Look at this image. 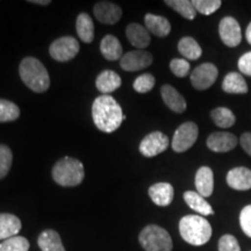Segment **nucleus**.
Returning <instances> with one entry per match:
<instances>
[{
  "label": "nucleus",
  "mask_w": 251,
  "mask_h": 251,
  "mask_svg": "<svg viewBox=\"0 0 251 251\" xmlns=\"http://www.w3.org/2000/svg\"><path fill=\"white\" fill-rule=\"evenodd\" d=\"M92 118L96 127L103 133L115 131L125 120L120 105L111 96L96 98L92 105Z\"/></svg>",
  "instance_id": "1"
},
{
  "label": "nucleus",
  "mask_w": 251,
  "mask_h": 251,
  "mask_svg": "<svg viewBox=\"0 0 251 251\" xmlns=\"http://www.w3.org/2000/svg\"><path fill=\"white\" fill-rule=\"evenodd\" d=\"M21 229V221L18 216L8 213H0V240L17 236Z\"/></svg>",
  "instance_id": "21"
},
{
  "label": "nucleus",
  "mask_w": 251,
  "mask_h": 251,
  "mask_svg": "<svg viewBox=\"0 0 251 251\" xmlns=\"http://www.w3.org/2000/svg\"><path fill=\"white\" fill-rule=\"evenodd\" d=\"M211 115L214 124L221 128L231 127V126H234L235 121H236L234 113L226 107H218L213 109Z\"/></svg>",
  "instance_id": "29"
},
{
  "label": "nucleus",
  "mask_w": 251,
  "mask_h": 251,
  "mask_svg": "<svg viewBox=\"0 0 251 251\" xmlns=\"http://www.w3.org/2000/svg\"><path fill=\"white\" fill-rule=\"evenodd\" d=\"M29 242L23 236H13L0 243V251H28Z\"/></svg>",
  "instance_id": "31"
},
{
  "label": "nucleus",
  "mask_w": 251,
  "mask_h": 251,
  "mask_svg": "<svg viewBox=\"0 0 251 251\" xmlns=\"http://www.w3.org/2000/svg\"><path fill=\"white\" fill-rule=\"evenodd\" d=\"M169 147V139L161 131L147 135L140 143V152L146 157H153L165 151Z\"/></svg>",
  "instance_id": "9"
},
{
  "label": "nucleus",
  "mask_w": 251,
  "mask_h": 251,
  "mask_svg": "<svg viewBox=\"0 0 251 251\" xmlns=\"http://www.w3.org/2000/svg\"><path fill=\"white\" fill-rule=\"evenodd\" d=\"M144 23H146V27L148 31L158 37L168 36L171 31V25L169 23V20L164 17H161V15H155L151 13L146 14Z\"/></svg>",
  "instance_id": "20"
},
{
  "label": "nucleus",
  "mask_w": 251,
  "mask_h": 251,
  "mask_svg": "<svg viewBox=\"0 0 251 251\" xmlns=\"http://www.w3.org/2000/svg\"><path fill=\"white\" fill-rule=\"evenodd\" d=\"M94 17L101 24L114 25L122 17V9L120 6L113 4L111 1H99L93 7Z\"/></svg>",
  "instance_id": "12"
},
{
  "label": "nucleus",
  "mask_w": 251,
  "mask_h": 251,
  "mask_svg": "<svg viewBox=\"0 0 251 251\" xmlns=\"http://www.w3.org/2000/svg\"><path fill=\"white\" fill-rule=\"evenodd\" d=\"M149 197L157 206L165 207L172 202L175 197L174 186L169 183H157L149 188Z\"/></svg>",
  "instance_id": "15"
},
{
  "label": "nucleus",
  "mask_w": 251,
  "mask_h": 251,
  "mask_svg": "<svg viewBox=\"0 0 251 251\" xmlns=\"http://www.w3.org/2000/svg\"><path fill=\"white\" fill-rule=\"evenodd\" d=\"M237 137L227 131H216L208 136L207 147L214 152H228L237 146Z\"/></svg>",
  "instance_id": "13"
},
{
  "label": "nucleus",
  "mask_w": 251,
  "mask_h": 251,
  "mask_svg": "<svg viewBox=\"0 0 251 251\" xmlns=\"http://www.w3.org/2000/svg\"><path fill=\"white\" fill-rule=\"evenodd\" d=\"M184 200L190 208H192L193 211L199 213L200 215L208 216L214 214L212 206L206 201L205 198L200 196L198 192H194V191H186V192L184 193Z\"/></svg>",
  "instance_id": "22"
},
{
  "label": "nucleus",
  "mask_w": 251,
  "mask_h": 251,
  "mask_svg": "<svg viewBox=\"0 0 251 251\" xmlns=\"http://www.w3.org/2000/svg\"><path fill=\"white\" fill-rule=\"evenodd\" d=\"M19 74L24 83L34 92L42 93L49 89V74L45 65L37 58H24L19 67Z\"/></svg>",
  "instance_id": "2"
},
{
  "label": "nucleus",
  "mask_w": 251,
  "mask_h": 251,
  "mask_svg": "<svg viewBox=\"0 0 251 251\" xmlns=\"http://www.w3.org/2000/svg\"><path fill=\"white\" fill-rule=\"evenodd\" d=\"M79 51V43L72 36H63L50 45L49 54L55 61L68 62L75 58Z\"/></svg>",
  "instance_id": "6"
},
{
  "label": "nucleus",
  "mask_w": 251,
  "mask_h": 251,
  "mask_svg": "<svg viewBox=\"0 0 251 251\" xmlns=\"http://www.w3.org/2000/svg\"><path fill=\"white\" fill-rule=\"evenodd\" d=\"M199 129L194 122H185L175 131L174 140H172V149L176 152L186 151L196 143L198 139Z\"/></svg>",
  "instance_id": "7"
},
{
  "label": "nucleus",
  "mask_w": 251,
  "mask_h": 251,
  "mask_svg": "<svg viewBox=\"0 0 251 251\" xmlns=\"http://www.w3.org/2000/svg\"><path fill=\"white\" fill-rule=\"evenodd\" d=\"M222 90L230 94H243L248 92L247 81L238 72H229L222 81Z\"/></svg>",
  "instance_id": "24"
},
{
  "label": "nucleus",
  "mask_w": 251,
  "mask_h": 251,
  "mask_svg": "<svg viewBox=\"0 0 251 251\" xmlns=\"http://www.w3.org/2000/svg\"><path fill=\"white\" fill-rule=\"evenodd\" d=\"M246 37H247V41L248 43L251 46V23L249 24V26L247 27V31H246Z\"/></svg>",
  "instance_id": "41"
},
{
  "label": "nucleus",
  "mask_w": 251,
  "mask_h": 251,
  "mask_svg": "<svg viewBox=\"0 0 251 251\" xmlns=\"http://www.w3.org/2000/svg\"><path fill=\"white\" fill-rule=\"evenodd\" d=\"M126 36L130 45L139 50H143L150 45V34L147 28L140 24H130L126 29Z\"/></svg>",
  "instance_id": "16"
},
{
  "label": "nucleus",
  "mask_w": 251,
  "mask_h": 251,
  "mask_svg": "<svg viewBox=\"0 0 251 251\" xmlns=\"http://www.w3.org/2000/svg\"><path fill=\"white\" fill-rule=\"evenodd\" d=\"M139 241L146 251H171L172 240L164 228L156 225L147 226L140 233Z\"/></svg>",
  "instance_id": "5"
},
{
  "label": "nucleus",
  "mask_w": 251,
  "mask_h": 251,
  "mask_svg": "<svg viewBox=\"0 0 251 251\" xmlns=\"http://www.w3.org/2000/svg\"><path fill=\"white\" fill-rule=\"evenodd\" d=\"M196 187L198 193L203 198H208L214 190V175L211 168L201 166L196 175Z\"/></svg>",
  "instance_id": "18"
},
{
  "label": "nucleus",
  "mask_w": 251,
  "mask_h": 251,
  "mask_svg": "<svg viewBox=\"0 0 251 251\" xmlns=\"http://www.w3.org/2000/svg\"><path fill=\"white\" fill-rule=\"evenodd\" d=\"M219 251H241L236 237L233 235H224L219 241Z\"/></svg>",
  "instance_id": "36"
},
{
  "label": "nucleus",
  "mask_w": 251,
  "mask_h": 251,
  "mask_svg": "<svg viewBox=\"0 0 251 251\" xmlns=\"http://www.w3.org/2000/svg\"><path fill=\"white\" fill-rule=\"evenodd\" d=\"M179 233L192 246H203L212 236L211 224L199 215H186L179 221Z\"/></svg>",
  "instance_id": "3"
},
{
  "label": "nucleus",
  "mask_w": 251,
  "mask_h": 251,
  "mask_svg": "<svg viewBox=\"0 0 251 251\" xmlns=\"http://www.w3.org/2000/svg\"><path fill=\"white\" fill-rule=\"evenodd\" d=\"M96 86L102 93V96H109V93L114 92L121 86V77L117 72L105 70L97 77Z\"/></svg>",
  "instance_id": "19"
},
{
  "label": "nucleus",
  "mask_w": 251,
  "mask_h": 251,
  "mask_svg": "<svg viewBox=\"0 0 251 251\" xmlns=\"http://www.w3.org/2000/svg\"><path fill=\"white\" fill-rule=\"evenodd\" d=\"M240 142L244 151H246L249 156H251V133H244L242 136H241Z\"/></svg>",
  "instance_id": "39"
},
{
  "label": "nucleus",
  "mask_w": 251,
  "mask_h": 251,
  "mask_svg": "<svg viewBox=\"0 0 251 251\" xmlns=\"http://www.w3.org/2000/svg\"><path fill=\"white\" fill-rule=\"evenodd\" d=\"M29 2L35 5H42V6H47L50 4V0H30Z\"/></svg>",
  "instance_id": "40"
},
{
  "label": "nucleus",
  "mask_w": 251,
  "mask_h": 251,
  "mask_svg": "<svg viewBox=\"0 0 251 251\" xmlns=\"http://www.w3.org/2000/svg\"><path fill=\"white\" fill-rule=\"evenodd\" d=\"M192 4L197 12L203 15H211L221 7L220 0H193Z\"/></svg>",
  "instance_id": "33"
},
{
  "label": "nucleus",
  "mask_w": 251,
  "mask_h": 251,
  "mask_svg": "<svg viewBox=\"0 0 251 251\" xmlns=\"http://www.w3.org/2000/svg\"><path fill=\"white\" fill-rule=\"evenodd\" d=\"M229 187L236 191H248L251 188V170L244 166L231 169L227 175Z\"/></svg>",
  "instance_id": "14"
},
{
  "label": "nucleus",
  "mask_w": 251,
  "mask_h": 251,
  "mask_svg": "<svg viewBox=\"0 0 251 251\" xmlns=\"http://www.w3.org/2000/svg\"><path fill=\"white\" fill-rule=\"evenodd\" d=\"M100 51L108 61H118L122 58V46L117 37L106 35L100 43Z\"/></svg>",
  "instance_id": "23"
},
{
  "label": "nucleus",
  "mask_w": 251,
  "mask_h": 251,
  "mask_svg": "<svg viewBox=\"0 0 251 251\" xmlns=\"http://www.w3.org/2000/svg\"><path fill=\"white\" fill-rule=\"evenodd\" d=\"M178 50H179L183 57L190 59V61H196V59L200 58V56L202 54L201 47L199 46V43L193 37L190 36H185L179 41Z\"/></svg>",
  "instance_id": "27"
},
{
  "label": "nucleus",
  "mask_w": 251,
  "mask_h": 251,
  "mask_svg": "<svg viewBox=\"0 0 251 251\" xmlns=\"http://www.w3.org/2000/svg\"><path fill=\"white\" fill-rule=\"evenodd\" d=\"M238 69L242 74L251 77V51L241 56L238 59Z\"/></svg>",
  "instance_id": "38"
},
{
  "label": "nucleus",
  "mask_w": 251,
  "mask_h": 251,
  "mask_svg": "<svg viewBox=\"0 0 251 251\" xmlns=\"http://www.w3.org/2000/svg\"><path fill=\"white\" fill-rule=\"evenodd\" d=\"M155 77L151 74H143L135 79L134 81V90L139 93L150 92L155 86Z\"/></svg>",
  "instance_id": "34"
},
{
  "label": "nucleus",
  "mask_w": 251,
  "mask_h": 251,
  "mask_svg": "<svg viewBox=\"0 0 251 251\" xmlns=\"http://www.w3.org/2000/svg\"><path fill=\"white\" fill-rule=\"evenodd\" d=\"M219 76L218 68L212 63H203L197 67L191 74V84L194 89L205 91L215 83Z\"/></svg>",
  "instance_id": "8"
},
{
  "label": "nucleus",
  "mask_w": 251,
  "mask_h": 251,
  "mask_svg": "<svg viewBox=\"0 0 251 251\" xmlns=\"http://www.w3.org/2000/svg\"><path fill=\"white\" fill-rule=\"evenodd\" d=\"M165 4L187 20H193L197 17V11L192 1H188V0H166Z\"/></svg>",
  "instance_id": "28"
},
{
  "label": "nucleus",
  "mask_w": 251,
  "mask_h": 251,
  "mask_svg": "<svg viewBox=\"0 0 251 251\" xmlns=\"http://www.w3.org/2000/svg\"><path fill=\"white\" fill-rule=\"evenodd\" d=\"M20 117V109L14 102L0 99V122L14 121Z\"/></svg>",
  "instance_id": "30"
},
{
  "label": "nucleus",
  "mask_w": 251,
  "mask_h": 251,
  "mask_svg": "<svg viewBox=\"0 0 251 251\" xmlns=\"http://www.w3.org/2000/svg\"><path fill=\"white\" fill-rule=\"evenodd\" d=\"M219 34L222 42L227 47H230V48L237 47L242 41V33H241L240 25L231 17H226L220 21Z\"/></svg>",
  "instance_id": "10"
},
{
  "label": "nucleus",
  "mask_w": 251,
  "mask_h": 251,
  "mask_svg": "<svg viewBox=\"0 0 251 251\" xmlns=\"http://www.w3.org/2000/svg\"><path fill=\"white\" fill-rule=\"evenodd\" d=\"M163 101L175 113H184L186 111V100L171 85H163L161 89Z\"/></svg>",
  "instance_id": "17"
},
{
  "label": "nucleus",
  "mask_w": 251,
  "mask_h": 251,
  "mask_svg": "<svg viewBox=\"0 0 251 251\" xmlns=\"http://www.w3.org/2000/svg\"><path fill=\"white\" fill-rule=\"evenodd\" d=\"M37 244L42 251H65L58 233L51 229L45 230L40 235Z\"/></svg>",
  "instance_id": "25"
},
{
  "label": "nucleus",
  "mask_w": 251,
  "mask_h": 251,
  "mask_svg": "<svg viewBox=\"0 0 251 251\" xmlns=\"http://www.w3.org/2000/svg\"><path fill=\"white\" fill-rule=\"evenodd\" d=\"M190 63L184 58H174L170 62V70L176 77H186L190 72Z\"/></svg>",
  "instance_id": "35"
},
{
  "label": "nucleus",
  "mask_w": 251,
  "mask_h": 251,
  "mask_svg": "<svg viewBox=\"0 0 251 251\" xmlns=\"http://www.w3.org/2000/svg\"><path fill=\"white\" fill-rule=\"evenodd\" d=\"M83 163L76 158L64 157L52 169V178L61 186L71 187L79 185L84 179Z\"/></svg>",
  "instance_id": "4"
},
{
  "label": "nucleus",
  "mask_w": 251,
  "mask_h": 251,
  "mask_svg": "<svg viewBox=\"0 0 251 251\" xmlns=\"http://www.w3.org/2000/svg\"><path fill=\"white\" fill-rule=\"evenodd\" d=\"M13 162V153L5 144H0V179L6 177L11 170Z\"/></svg>",
  "instance_id": "32"
},
{
  "label": "nucleus",
  "mask_w": 251,
  "mask_h": 251,
  "mask_svg": "<svg viewBox=\"0 0 251 251\" xmlns=\"http://www.w3.org/2000/svg\"><path fill=\"white\" fill-rule=\"evenodd\" d=\"M152 63V55L144 50H133L122 56L120 59L121 68L126 71H140L148 68Z\"/></svg>",
  "instance_id": "11"
},
{
  "label": "nucleus",
  "mask_w": 251,
  "mask_h": 251,
  "mask_svg": "<svg viewBox=\"0 0 251 251\" xmlns=\"http://www.w3.org/2000/svg\"><path fill=\"white\" fill-rule=\"evenodd\" d=\"M240 225L243 233L251 237V205H248L241 211Z\"/></svg>",
  "instance_id": "37"
},
{
  "label": "nucleus",
  "mask_w": 251,
  "mask_h": 251,
  "mask_svg": "<svg viewBox=\"0 0 251 251\" xmlns=\"http://www.w3.org/2000/svg\"><path fill=\"white\" fill-rule=\"evenodd\" d=\"M76 29L79 39L85 43H91L94 39V25L89 14L80 13L77 17Z\"/></svg>",
  "instance_id": "26"
}]
</instances>
